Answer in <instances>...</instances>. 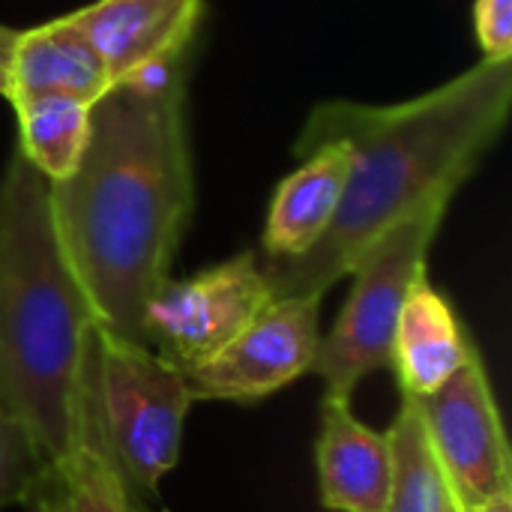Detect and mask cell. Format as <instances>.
Returning a JSON list of instances; mask_svg holds the SVG:
<instances>
[{
    "instance_id": "obj_1",
    "label": "cell",
    "mask_w": 512,
    "mask_h": 512,
    "mask_svg": "<svg viewBox=\"0 0 512 512\" xmlns=\"http://www.w3.org/2000/svg\"><path fill=\"white\" fill-rule=\"evenodd\" d=\"M48 204L96 324L144 345V303L171 276L195 210L186 84L162 96L114 84L90 111L78 165L48 183Z\"/></svg>"
},
{
    "instance_id": "obj_2",
    "label": "cell",
    "mask_w": 512,
    "mask_h": 512,
    "mask_svg": "<svg viewBox=\"0 0 512 512\" xmlns=\"http://www.w3.org/2000/svg\"><path fill=\"white\" fill-rule=\"evenodd\" d=\"M512 57L465 69L396 105L324 102L294 141V156L342 141L351 174L330 231L297 261H264L276 297H324L399 222L450 204L507 126Z\"/></svg>"
},
{
    "instance_id": "obj_3",
    "label": "cell",
    "mask_w": 512,
    "mask_h": 512,
    "mask_svg": "<svg viewBox=\"0 0 512 512\" xmlns=\"http://www.w3.org/2000/svg\"><path fill=\"white\" fill-rule=\"evenodd\" d=\"M96 330L54 231L48 180L15 150L0 171V399L48 468L78 450Z\"/></svg>"
},
{
    "instance_id": "obj_4",
    "label": "cell",
    "mask_w": 512,
    "mask_h": 512,
    "mask_svg": "<svg viewBox=\"0 0 512 512\" xmlns=\"http://www.w3.org/2000/svg\"><path fill=\"white\" fill-rule=\"evenodd\" d=\"M96 387L105 444L132 512H153L159 483L180 462L183 426L195 405L186 375L153 348L99 327Z\"/></svg>"
},
{
    "instance_id": "obj_5",
    "label": "cell",
    "mask_w": 512,
    "mask_h": 512,
    "mask_svg": "<svg viewBox=\"0 0 512 512\" xmlns=\"http://www.w3.org/2000/svg\"><path fill=\"white\" fill-rule=\"evenodd\" d=\"M450 204H432L387 231L348 273L351 294L321 336L312 375L321 378L327 399H354L363 378L390 369L393 333L411 285L426 273L429 249Z\"/></svg>"
},
{
    "instance_id": "obj_6",
    "label": "cell",
    "mask_w": 512,
    "mask_h": 512,
    "mask_svg": "<svg viewBox=\"0 0 512 512\" xmlns=\"http://www.w3.org/2000/svg\"><path fill=\"white\" fill-rule=\"evenodd\" d=\"M270 300L261 258L240 252L189 279L168 276L144 303L141 339L186 372L234 342Z\"/></svg>"
},
{
    "instance_id": "obj_7",
    "label": "cell",
    "mask_w": 512,
    "mask_h": 512,
    "mask_svg": "<svg viewBox=\"0 0 512 512\" xmlns=\"http://www.w3.org/2000/svg\"><path fill=\"white\" fill-rule=\"evenodd\" d=\"M324 297H276L219 354L186 369L195 402L255 405L312 372Z\"/></svg>"
},
{
    "instance_id": "obj_8",
    "label": "cell",
    "mask_w": 512,
    "mask_h": 512,
    "mask_svg": "<svg viewBox=\"0 0 512 512\" xmlns=\"http://www.w3.org/2000/svg\"><path fill=\"white\" fill-rule=\"evenodd\" d=\"M426 435L462 507L512 495V456L480 351L432 396L417 399Z\"/></svg>"
},
{
    "instance_id": "obj_9",
    "label": "cell",
    "mask_w": 512,
    "mask_h": 512,
    "mask_svg": "<svg viewBox=\"0 0 512 512\" xmlns=\"http://www.w3.org/2000/svg\"><path fill=\"white\" fill-rule=\"evenodd\" d=\"M204 0H93L69 12L114 84L156 60L192 57Z\"/></svg>"
},
{
    "instance_id": "obj_10",
    "label": "cell",
    "mask_w": 512,
    "mask_h": 512,
    "mask_svg": "<svg viewBox=\"0 0 512 512\" xmlns=\"http://www.w3.org/2000/svg\"><path fill=\"white\" fill-rule=\"evenodd\" d=\"M318 495L330 512H384L393 489V441L357 420L351 402L321 399L315 444Z\"/></svg>"
},
{
    "instance_id": "obj_11",
    "label": "cell",
    "mask_w": 512,
    "mask_h": 512,
    "mask_svg": "<svg viewBox=\"0 0 512 512\" xmlns=\"http://www.w3.org/2000/svg\"><path fill=\"white\" fill-rule=\"evenodd\" d=\"M303 162L276 186L261 246L267 261L303 258L333 225L345 183L351 174V150L342 141H327L300 156Z\"/></svg>"
},
{
    "instance_id": "obj_12",
    "label": "cell",
    "mask_w": 512,
    "mask_h": 512,
    "mask_svg": "<svg viewBox=\"0 0 512 512\" xmlns=\"http://www.w3.org/2000/svg\"><path fill=\"white\" fill-rule=\"evenodd\" d=\"M474 351L453 303L423 273L411 285L393 333L390 372H396L402 396L426 399L438 393Z\"/></svg>"
},
{
    "instance_id": "obj_13",
    "label": "cell",
    "mask_w": 512,
    "mask_h": 512,
    "mask_svg": "<svg viewBox=\"0 0 512 512\" xmlns=\"http://www.w3.org/2000/svg\"><path fill=\"white\" fill-rule=\"evenodd\" d=\"M111 87L108 66L69 15L15 33L3 99L54 93L96 105Z\"/></svg>"
},
{
    "instance_id": "obj_14",
    "label": "cell",
    "mask_w": 512,
    "mask_h": 512,
    "mask_svg": "<svg viewBox=\"0 0 512 512\" xmlns=\"http://www.w3.org/2000/svg\"><path fill=\"white\" fill-rule=\"evenodd\" d=\"M18 117V153L48 180H63L81 159L90 138L93 105L72 96H12Z\"/></svg>"
},
{
    "instance_id": "obj_15",
    "label": "cell",
    "mask_w": 512,
    "mask_h": 512,
    "mask_svg": "<svg viewBox=\"0 0 512 512\" xmlns=\"http://www.w3.org/2000/svg\"><path fill=\"white\" fill-rule=\"evenodd\" d=\"M387 432L393 441V489L384 512H462L414 396H402V408Z\"/></svg>"
},
{
    "instance_id": "obj_16",
    "label": "cell",
    "mask_w": 512,
    "mask_h": 512,
    "mask_svg": "<svg viewBox=\"0 0 512 512\" xmlns=\"http://www.w3.org/2000/svg\"><path fill=\"white\" fill-rule=\"evenodd\" d=\"M30 504L42 512H132L129 492L102 441H87L66 462L48 468Z\"/></svg>"
},
{
    "instance_id": "obj_17",
    "label": "cell",
    "mask_w": 512,
    "mask_h": 512,
    "mask_svg": "<svg viewBox=\"0 0 512 512\" xmlns=\"http://www.w3.org/2000/svg\"><path fill=\"white\" fill-rule=\"evenodd\" d=\"M48 465L27 429L0 399V510L27 507L39 492Z\"/></svg>"
},
{
    "instance_id": "obj_18",
    "label": "cell",
    "mask_w": 512,
    "mask_h": 512,
    "mask_svg": "<svg viewBox=\"0 0 512 512\" xmlns=\"http://www.w3.org/2000/svg\"><path fill=\"white\" fill-rule=\"evenodd\" d=\"M474 30L489 60L512 57V0H474Z\"/></svg>"
},
{
    "instance_id": "obj_19",
    "label": "cell",
    "mask_w": 512,
    "mask_h": 512,
    "mask_svg": "<svg viewBox=\"0 0 512 512\" xmlns=\"http://www.w3.org/2000/svg\"><path fill=\"white\" fill-rule=\"evenodd\" d=\"M15 33L18 30L0 24V96H6V72H9V54L15 45Z\"/></svg>"
},
{
    "instance_id": "obj_20",
    "label": "cell",
    "mask_w": 512,
    "mask_h": 512,
    "mask_svg": "<svg viewBox=\"0 0 512 512\" xmlns=\"http://www.w3.org/2000/svg\"><path fill=\"white\" fill-rule=\"evenodd\" d=\"M462 512H512V495H507V498H495V501L480 504V507H462Z\"/></svg>"
},
{
    "instance_id": "obj_21",
    "label": "cell",
    "mask_w": 512,
    "mask_h": 512,
    "mask_svg": "<svg viewBox=\"0 0 512 512\" xmlns=\"http://www.w3.org/2000/svg\"><path fill=\"white\" fill-rule=\"evenodd\" d=\"M27 510H30V512H42V510H39V507H36V504H27Z\"/></svg>"
},
{
    "instance_id": "obj_22",
    "label": "cell",
    "mask_w": 512,
    "mask_h": 512,
    "mask_svg": "<svg viewBox=\"0 0 512 512\" xmlns=\"http://www.w3.org/2000/svg\"><path fill=\"white\" fill-rule=\"evenodd\" d=\"M162 512H168V510H162Z\"/></svg>"
}]
</instances>
